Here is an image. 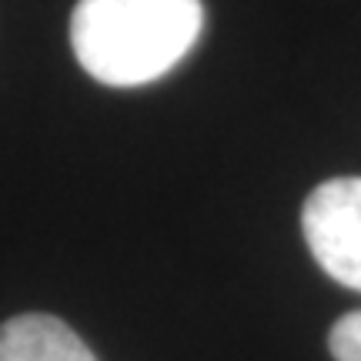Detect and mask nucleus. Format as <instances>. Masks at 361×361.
Here are the masks:
<instances>
[{
  "mask_svg": "<svg viewBox=\"0 0 361 361\" xmlns=\"http://www.w3.org/2000/svg\"><path fill=\"white\" fill-rule=\"evenodd\" d=\"M204 30L201 0H78L71 47L107 87H141L178 67Z\"/></svg>",
  "mask_w": 361,
  "mask_h": 361,
  "instance_id": "obj_1",
  "label": "nucleus"
},
{
  "mask_svg": "<svg viewBox=\"0 0 361 361\" xmlns=\"http://www.w3.org/2000/svg\"><path fill=\"white\" fill-rule=\"evenodd\" d=\"M301 231L318 268L361 291V178L318 184L301 207Z\"/></svg>",
  "mask_w": 361,
  "mask_h": 361,
  "instance_id": "obj_2",
  "label": "nucleus"
},
{
  "mask_svg": "<svg viewBox=\"0 0 361 361\" xmlns=\"http://www.w3.org/2000/svg\"><path fill=\"white\" fill-rule=\"evenodd\" d=\"M0 361H97L61 318L20 314L0 328Z\"/></svg>",
  "mask_w": 361,
  "mask_h": 361,
  "instance_id": "obj_3",
  "label": "nucleus"
},
{
  "mask_svg": "<svg viewBox=\"0 0 361 361\" xmlns=\"http://www.w3.org/2000/svg\"><path fill=\"white\" fill-rule=\"evenodd\" d=\"M328 348H331L335 361H361V311L338 318L331 335H328Z\"/></svg>",
  "mask_w": 361,
  "mask_h": 361,
  "instance_id": "obj_4",
  "label": "nucleus"
}]
</instances>
